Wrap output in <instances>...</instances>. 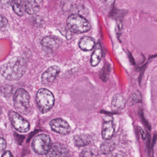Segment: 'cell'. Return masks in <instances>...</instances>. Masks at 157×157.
Listing matches in <instances>:
<instances>
[{"mask_svg":"<svg viewBox=\"0 0 157 157\" xmlns=\"http://www.w3.org/2000/svg\"><path fill=\"white\" fill-rule=\"evenodd\" d=\"M60 41L57 37L53 36H48L42 39L41 44L43 47L50 49L52 50H55L59 48Z\"/></svg>","mask_w":157,"mask_h":157,"instance_id":"12","label":"cell"},{"mask_svg":"<svg viewBox=\"0 0 157 157\" xmlns=\"http://www.w3.org/2000/svg\"><path fill=\"white\" fill-rule=\"evenodd\" d=\"M100 2L104 8L109 10L113 7L115 0H100Z\"/></svg>","mask_w":157,"mask_h":157,"instance_id":"21","label":"cell"},{"mask_svg":"<svg viewBox=\"0 0 157 157\" xmlns=\"http://www.w3.org/2000/svg\"><path fill=\"white\" fill-rule=\"evenodd\" d=\"M114 147L112 142L106 141L101 144L100 147L101 151L104 155H108L113 151Z\"/></svg>","mask_w":157,"mask_h":157,"instance_id":"18","label":"cell"},{"mask_svg":"<svg viewBox=\"0 0 157 157\" xmlns=\"http://www.w3.org/2000/svg\"><path fill=\"white\" fill-rule=\"evenodd\" d=\"M36 101L40 112L46 113L53 108L55 103V98L50 90L46 88H40L37 93Z\"/></svg>","mask_w":157,"mask_h":157,"instance_id":"3","label":"cell"},{"mask_svg":"<svg viewBox=\"0 0 157 157\" xmlns=\"http://www.w3.org/2000/svg\"><path fill=\"white\" fill-rule=\"evenodd\" d=\"M78 46L82 50H91L96 46V41L91 37H84L79 41Z\"/></svg>","mask_w":157,"mask_h":157,"instance_id":"14","label":"cell"},{"mask_svg":"<svg viewBox=\"0 0 157 157\" xmlns=\"http://www.w3.org/2000/svg\"><path fill=\"white\" fill-rule=\"evenodd\" d=\"M14 106L17 111L24 115L29 112L30 96L27 91L23 88H18L15 93Z\"/></svg>","mask_w":157,"mask_h":157,"instance_id":"4","label":"cell"},{"mask_svg":"<svg viewBox=\"0 0 157 157\" xmlns=\"http://www.w3.org/2000/svg\"><path fill=\"white\" fill-rule=\"evenodd\" d=\"M14 0H0L1 3L5 6H9L12 5Z\"/></svg>","mask_w":157,"mask_h":157,"instance_id":"25","label":"cell"},{"mask_svg":"<svg viewBox=\"0 0 157 157\" xmlns=\"http://www.w3.org/2000/svg\"><path fill=\"white\" fill-rule=\"evenodd\" d=\"M60 68L57 65H53L48 68L41 76V82L44 85L52 83L60 73Z\"/></svg>","mask_w":157,"mask_h":157,"instance_id":"9","label":"cell"},{"mask_svg":"<svg viewBox=\"0 0 157 157\" xmlns=\"http://www.w3.org/2000/svg\"><path fill=\"white\" fill-rule=\"evenodd\" d=\"M49 124L52 131L61 135H67L71 132V127L69 124L63 119H53L51 121Z\"/></svg>","mask_w":157,"mask_h":157,"instance_id":"7","label":"cell"},{"mask_svg":"<svg viewBox=\"0 0 157 157\" xmlns=\"http://www.w3.org/2000/svg\"><path fill=\"white\" fill-rule=\"evenodd\" d=\"M126 104L125 98L121 94L115 95L111 102L112 109L113 111H119L124 108Z\"/></svg>","mask_w":157,"mask_h":157,"instance_id":"13","label":"cell"},{"mask_svg":"<svg viewBox=\"0 0 157 157\" xmlns=\"http://www.w3.org/2000/svg\"><path fill=\"white\" fill-rule=\"evenodd\" d=\"M132 100L134 102H136V103L142 101V96H141V94L140 92L137 91V92L133 94Z\"/></svg>","mask_w":157,"mask_h":157,"instance_id":"23","label":"cell"},{"mask_svg":"<svg viewBox=\"0 0 157 157\" xmlns=\"http://www.w3.org/2000/svg\"><path fill=\"white\" fill-rule=\"evenodd\" d=\"M1 113H2V108H1V105H0V115H1Z\"/></svg>","mask_w":157,"mask_h":157,"instance_id":"27","label":"cell"},{"mask_svg":"<svg viewBox=\"0 0 157 157\" xmlns=\"http://www.w3.org/2000/svg\"><path fill=\"white\" fill-rule=\"evenodd\" d=\"M144 112H143V111L141 110V111L139 112V115H140V117H141V120H142V122L144 123V125L147 128L149 129V130H151V126H150V124L148 123V122L145 119L144 116Z\"/></svg>","mask_w":157,"mask_h":157,"instance_id":"22","label":"cell"},{"mask_svg":"<svg viewBox=\"0 0 157 157\" xmlns=\"http://www.w3.org/2000/svg\"><path fill=\"white\" fill-rule=\"evenodd\" d=\"M102 56V50L101 46L98 43L95 46V49L91 55L90 63L92 66H96L99 64Z\"/></svg>","mask_w":157,"mask_h":157,"instance_id":"16","label":"cell"},{"mask_svg":"<svg viewBox=\"0 0 157 157\" xmlns=\"http://www.w3.org/2000/svg\"><path fill=\"white\" fill-rule=\"evenodd\" d=\"M69 150L66 147L59 143L52 144L50 149L47 155L48 157L67 156Z\"/></svg>","mask_w":157,"mask_h":157,"instance_id":"10","label":"cell"},{"mask_svg":"<svg viewBox=\"0 0 157 157\" xmlns=\"http://www.w3.org/2000/svg\"><path fill=\"white\" fill-rule=\"evenodd\" d=\"M98 155V153L94 149L86 148L85 149L80 155L81 157H95Z\"/></svg>","mask_w":157,"mask_h":157,"instance_id":"19","label":"cell"},{"mask_svg":"<svg viewBox=\"0 0 157 157\" xmlns=\"http://www.w3.org/2000/svg\"><path fill=\"white\" fill-rule=\"evenodd\" d=\"M27 66L25 59L20 56H16L1 66L0 73L7 80H19L25 74Z\"/></svg>","mask_w":157,"mask_h":157,"instance_id":"1","label":"cell"},{"mask_svg":"<svg viewBox=\"0 0 157 157\" xmlns=\"http://www.w3.org/2000/svg\"><path fill=\"white\" fill-rule=\"evenodd\" d=\"M14 12L19 16H23L25 9L23 7L22 2L19 0H14L11 5Z\"/></svg>","mask_w":157,"mask_h":157,"instance_id":"17","label":"cell"},{"mask_svg":"<svg viewBox=\"0 0 157 157\" xmlns=\"http://www.w3.org/2000/svg\"><path fill=\"white\" fill-rule=\"evenodd\" d=\"M6 147V143L4 138L0 137V152L4 151Z\"/></svg>","mask_w":157,"mask_h":157,"instance_id":"24","label":"cell"},{"mask_svg":"<svg viewBox=\"0 0 157 157\" xmlns=\"http://www.w3.org/2000/svg\"><path fill=\"white\" fill-rule=\"evenodd\" d=\"M42 4V0H25V11L29 14H36L40 10Z\"/></svg>","mask_w":157,"mask_h":157,"instance_id":"11","label":"cell"},{"mask_svg":"<svg viewBox=\"0 0 157 157\" xmlns=\"http://www.w3.org/2000/svg\"><path fill=\"white\" fill-rule=\"evenodd\" d=\"M115 131V126L112 117L107 116L103 120L102 125V137L104 140H109L112 138Z\"/></svg>","mask_w":157,"mask_h":157,"instance_id":"8","label":"cell"},{"mask_svg":"<svg viewBox=\"0 0 157 157\" xmlns=\"http://www.w3.org/2000/svg\"><path fill=\"white\" fill-rule=\"evenodd\" d=\"M52 143L50 137L48 135H38L35 136L32 141L31 146L36 154L40 155H47Z\"/></svg>","mask_w":157,"mask_h":157,"instance_id":"5","label":"cell"},{"mask_svg":"<svg viewBox=\"0 0 157 157\" xmlns=\"http://www.w3.org/2000/svg\"><path fill=\"white\" fill-rule=\"evenodd\" d=\"M8 23L5 17L0 14V30H6L8 26Z\"/></svg>","mask_w":157,"mask_h":157,"instance_id":"20","label":"cell"},{"mask_svg":"<svg viewBox=\"0 0 157 157\" xmlns=\"http://www.w3.org/2000/svg\"><path fill=\"white\" fill-rule=\"evenodd\" d=\"M91 141V136L89 135L83 134L78 135L74 138V143L76 146L82 147L88 145Z\"/></svg>","mask_w":157,"mask_h":157,"instance_id":"15","label":"cell"},{"mask_svg":"<svg viewBox=\"0 0 157 157\" xmlns=\"http://www.w3.org/2000/svg\"><path fill=\"white\" fill-rule=\"evenodd\" d=\"M13 155H12V153L10 152V151H6L4 152L2 155V157H13Z\"/></svg>","mask_w":157,"mask_h":157,"instance_id":"26","label":"cell"},{"mask_svg":"<svg viewBox=\"0 0 157 157\" xmlns=\"http://www.w3.org/2000/svg\"><path fill=\"white\" fill-rule=\"evenodd\" d=\"M66 23L70 31L76 34L88 32L91 28L89 22L84 17L77 14L69 16L66 20Z\"/></svg>","mask_w":157,"mask_h":157,"instance_id":"2","label":"cell"},{"mask_svg":"<svg viewBox=\"0 0 157 157\" xmlns=\"http://www.w3.org/2000/svg\"><path fill=\"white\" fill-rule=\"evenodd\" d=\"M9 118L12 125L17 131L20 133H26L30 129V125L27 121L14 111L9 112Z\"/></svg>","mask_w":157,"mask_h":157,"instance_id":"6","label":"cell"}]
</instances>
